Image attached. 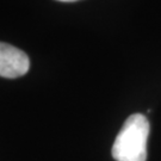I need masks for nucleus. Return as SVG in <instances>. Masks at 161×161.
<instances>
[{
	"label": "nucleus",
	"mask_w": 161,
	"mask_h": 161,
	"mask_svg": "<svg viewBox=\"0 0 161 161\" xmlns=\"http://www.w3.org/2000/svg\"><path fill=\"white\" fill-rule=\"evenodd\" d=\"M148 136V119L141 114L131 115L116 137L112 156L117 161H146Z\"/></svg>",
	"instance_id": "1"
},
{
	"label": "nucleus",
	"mask_w": 161,
	"mask_h": 161,
	"mask_svg": "<svg viewBox=\"0 0 161 161\" xmlns=\"http://www.w3.org/2000/svg\"><path fill=\"white\" fill-rule=\"evenodd\" d=\"M30 61L28 55L8 43L0 42V76L14 79L28 73Z\"/></svg>",
	"instance_id": "2"
},
{
	"label": "nucleus",
	"mask_w": 161,
	"mask_h": 161,
	"mask_svg": "<svg viewBox=\"0 0 161 161\" xmlns=\"http://www.w3.org/2000/svg\"><path fill=\"white\" fill-rule=\"evenodd\" d=\"M58 1H64V3H72V1H78V0H58Z\"/></svg>",
	"instance_id": "3"
}]
</instances>
